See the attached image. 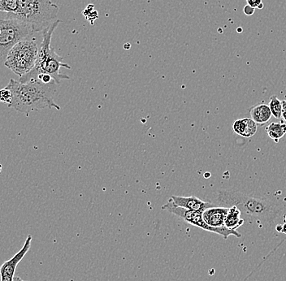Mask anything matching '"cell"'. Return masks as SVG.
Returning <instances> with one entry per match:
<instances>
[{
	"mask_svg": "<svg viewBox=\"0 0 286 281\" xmlns=\"http://www.w3.org/2000/svg\"><path fill=\"white\" fill-rule=\"evenodd\" d=\"M56 85L55 81L44 83L38 80H31L26 83H21V81L11 79L6 88L11 90L12 100L7 106L27 116L32 111L42 109L54 107L60 110V106L54 101Z\"/></svg>",
	"mask_w": 286,
	"mask_h": 281,
	"instance_id": "1",
	"label": "cell"
},
{
	"mask_svg": "<svg viewBox=\"0 0 286 281\" xmlns=\"http://www.w3.org/2000/svg\"><path fill=\"white\" fill-rule=\"evenodd\" d=\"M60 22L61 21L60 20H56L48 28L42 31V42L40 43L39 51L35 68L30 72L20 77L19 81H21V83L36 80L40 75L51 76L56 84H60L62 80L70 79V76L60 73V69L66 68L68 70H71V66L63 62L64 59L51 47L52 35Z\"/></svg>",
	"mask_w": 286,
	"mask_h": 281,
	"instance_id": "2",
	"label": "cell"
},
{
	"mask_svg": "<svg viewBox=\"0 0 286 281\" xmlns=\"http://www.w3.org/2000/svg\"><path fill=\"white\" fill-rule=\"evenodd\" d=\"M216 201L224 208L235 206L242 214L268 224L274 223L282 213L279 207L272 201L253 198L240 192L219 190Z\"/></svg>",
	"mask_w": 286,
	"mask_h": 281,
	"instance_id": "3",
	"label": "cell"
},
{
	"mask_svg": "<svg viewBox=\"0 0 286 281\" xmlns=\"http://www.w3.org/2000/svg\"><path fill=\"white\" fill-rule=\"evenodd\" d=\"M60 7L51 0H18V8L5 18L16 19L32 27L34 32L43 31L56 21Z\"/></svg>",
	"mask_w": 286,
	"mask_h": 281,
	"instance_id": "4",
	"label": "cell"
},
{
	"mask_svg": "<svg viewBox=\"0 0 286 281\" xmlns=\"http://www.w3.org/2000/svg\"><path fill=\"white\" fill-rule=\"evenodd\" d=\"M39 46L35 38L27 37L16 43L9 51L4 65L17 76H24L35 68Z\"/></svg>",
	"mask_w": 286,
	"mask_h": 281,
	"instance_id": "5",
	"label": "cell"
},
{
	"mask_svg": "<svg viewBox=\"0 0 286 281\" xmlns=\"http://www.w3.org/2000/svg\"><path fill=\"white\" fill-rule=\"evenodd\" d=\"M0 28V60L4 61L16 43L30 37L35 33L31 26L16 19H1Z\"/></svg>",
	"mask_w": 286,
	"mask_h": 281,
	"instance_id": "6",
	"label": "cell"
},
{
	"mask_svg": "<svg viewBox=\"0 0 286 281\" xmlns=\"http://www.w3.org/2000/svg\"><path fill=\"white\" fill-rule=\"evenodd\" d=\"M162 210L165 211L170 212L171 214H175L183 220H185L188 224L191 225L196 226L198 228H202L203 230L211 232V233H216L218 235H220L224 238V239H228L229 236H234L237 238H241L240 233L237 232V230H232L225 227H220V228H214L212 226L208 225L203 218V212L194 211H189L185 208H180L176 205L173 203L171 198L169 202L164 204L161 208Z\"/></svg>",
	"mask_w": 286,
	"mask_h": 281,
	"instance_id": "7",
	"label": "cell"
},
{
	"mask_svg": "<svg viewBox=\"0 0 286 281\" xmlns=\"http://www.w3.org/2000/svg\"><path fill=\"white\" fill-rule=\"evenodd\" d=\"M32 236L29 235L26 238L23 247L18 253H16L9 260L6 261L0 267V279L1 281H13L15 278V272L19 263L23 259L26 253H28L31 247Z\"/></svg>",
	"mask_w": 286,
	"mask_h": 281,
	"instance_id": "8",
	"label": "cell"
},
{
	"mask_svg": "<svg viewBox=\"0 0 286 281\" xmlns=\"http://www.w3.org/2000/svg\"><path fill=\"white\" fill-rule=\"evenodd\" d=\"M172 200L176 205L187 210L203 212L208 208L214 207L213 203L204 202L196 197L172 196Z\"/></svg>",
	"mask_w": 286,
	"mask_h": 281,
	"instance_id": "9",
	"label": "cell"
},
{
	"mask_svg": "<svg viewBox=\"0 0 286 281\" xmlns=\"http://www.w3.org/2000/svg\"><path fill=\"white\" fill-rule=\"evenodd\" d=\"M229 208L213 207L203 212V218L208 225L214 228L224 227Z\"/></svg>",
	"mask_w": 286,
	"mask_h": 281,
	"instance_id": "10",
	"label": "cell"
},
{
	"mask_svg": "<svg viewBox=\"0 0 286 281\" xmlns=\"http://www.w3.org/2000/svg\"><path fill=\"white\" fill-rule=\"evenodd\" d=\"M256 123L250 118H243L233 122V130L236 134L243 138H251L256 134Z\"/></svg>",
	"mask_w": 286,
	"mask_h": 281,
	"instance_id": "11",
	"label": "cell"
},
{
	"mask_svg": "<svg viewBox=\"0 0 286 281\" xmlns=\"http://www.w3.org/2000/svg\"><path fill=\"white\" fill-rule=\"evenodd\" d=\"M250 115L257 125H263L271 120L272 114L268 105L259 104L250 109Z\"/></svg>",
	"mask_w": 286,
	"mask_h": 281,
	"instance_id": "12",
	"label": "cell"
},
{
	"mask_svg": "<svg viewBox=\"0 0 286 281\" xmlns=\"http://www.w3.org/2000/svg\"><path fill=\"white\" fill-rule=\"evenodd\" d=\"M229 208V212L224 221V227L232 230H237L244 224V220L241 218L242 213L235 206Z\"/></svg>",
	"mask_w": 286,
	"mask_h": 281,
	"instance_id": "13",
	"label": "cell"
},
{
	"mask_svg": "<svg viewBox=\"0 0 286 281\" xmlns=\"http://www.w3.org/2000/svg\"><path fill=\"white\" fill-rule=\"evenodd\" d=\"M265 131L268 137L274 140L275 142H279L286 134V123H271L270 125L265 128Z\"/></svg>",
	"mask_w": 286,
	"mask_h": 281,
	"instance_id": "14",
	"label": "cell"
},
{
	"mask_svg": "<svg viewBox=\"0 0 286 281\" xmlns=\"http://www.w3.org/2000/svg\"><path fill=\"white\" fill-rule=\"evenodd\" d=\"M268 106L270 107L272 116L276 119H281L282 117V104L276 95H272L270 98V101Z\"/></svg>",
	"mask_w": 286,
	"mask_h": 281,
	"instance_id": "15",
	"label": "cell"
},
{
	"mask_svg": "<svg viewBox=\"0 0 286 281\" xmlns=\"http://www.w3.org/2000/svg\"><path fill=\"white\" fill-rule=\"evenodd\" d=\"M18 8V0H0V12L14 13Z\"/></svg>",
	"mask_w": 286,
	"mask_h": 281,
	"instance_id": "16",
	"label": "cell"
},
{
	"mask_svg": "<svg viewBox=\"0 0 286 281\" xmlns=\"http://www.w3.org/2000/svg\"><path fill=\"white\" fill-rule=\"evenodd\" d=\"M12 100V94L11 90H8L7 88H3L0 90V102L2 104L9 105Z\"/></svg>",
	"mask_w": 286,
	"mask_h": 281,
	"instance_id": "17",
	"label": "cell"
},
{
	"mask_svg": "<svg viewBox=\"0 0 286 281\" xmlns=\"http://www.w3.org/2000/svg\"><path fill=\"white\" fill-rule=\"evenodd\" d=\"M254 11H255V8L250 7V6L248 4L246 5L244 7V9H243V12H244L245 15L249 16L254 15Z\"/></svg>",
	"mask_w": 286,
	"mask_h": 281,
	"instance_id": "18",
	"label": "cell"
},
{
	"mask_svg": "<svg viewBox=\"0 0 286 281\" xmlns=\"http://www.w3.org/2000/svg\"><path fill=\"white\" fill-rule=\"evenodd\" d=\"M247 4L254 8H258V6L262 3V0H247Z\"/></svg>",
	"mask_w": 286,
	"mask_h": 281,
	"instance_id": "19",
	"label": "cell"
},
{
	"mask_svg": "<svg viewBox=\"0 0 286 281\" xmlns=\"http://www.w3.org/2000/svg\"><path fill=\"white\" fill-rule=\"evenodd\" d=\"M282 117L286 122V100L282 101Z\"/></svg>",
	"mask_w": 286,
	"mask_h": 281,
	"instance_id": "20",
	"label": "cell"
},
{
	"mask_svg": "<svg viewBox=\"0 0 286 281\" xmlns=\"http://www.w3.org/2000/svg\"><path fill=\"white\" fill-rule=\"evenodd\" d=\"M276 229H277V232L282 233V225H277Z\"/></svg>",
	"mask_w": 286,
	"mask_h": 281,
	"instance_id": "21",
	"label": "cell"
},
{
	"mask_svg": "<svg viewBox=\"0 0 286 281\" xmlns=\"http://www.w3.org/2000/svg\"><path fill=\"white\" fill-rule=\"evenodd\" d=\"M282 233H286V224L282 225Z\"/></svg>",
	"mask_w": 286,
	"mask_h": 281,
	"instance_id": "22",
	"label": "cell"
},
{
	"mask_svg": "<svg viewBox=\"0 0 286 281\" xmlns=\"http://www.w3.org/2000/svg\"><path fill=\"white\" fill-rule=\"evenodd\" d=\"M13 281H24L23 280H21V278H19V277H15L14 280Z\"/></svg>",
	"mask_w": 286,
	"mask_h": 281,
	"instance_id": "23",
	"label": "cell"
},
{
	"mask_svg": "<svg viewBox=\"0 0 286 281\" xmlns=\"http://www.w3.org/2000/svg\"><path fill=\"white\" fill-rule=\"evenodd\" d=\"M258 9H263V2H262V3H261V4L259 5V6H258Z\"/></svg>",
	"mask_w": 286,
	"mask_h": 281,
	"instance_id": "24",
	"label": "cell"
},
{
	"mask_svg": "<svg viewBox=\"0 0 286 281\" xmlns=\"http://www.w3.org/2000/svg\"><path fill=\"white\" fill-rule=\"evenodd\" d=\"M238 33H240V32L242 33V32H243V29H242V28H241V29L240 28H238Z\"/></svg>",
	"mask_w": 286,
	"mask_h": 281,
	"instance_id": "25",
	"label": "cell"
},
{
	"mask_svg": "<svg viewBox=\"0 0 286 281\" xmlns=\"http://www.w3.org/2000/svg\"><path fill=\"white\" fill-rule=\"evenodd\" d=\"M2 165H1V164H0V174H1V173H2Z\"/></svg>",
	"mask_w": 286,
	"mask_h": 281,
	"instance_id": "26",
	"label": "cell"
},
{
	"mask_svg": "<svg viewBox=\"0 0 286 281\" xmlns=\"http://www.w3.org/2000/svg\"><path fill=\"white\" fill-rule=\"evenodd\" d=\"M0 34H1V28H0Z\"/></svg>",
	"mask_w": 286,
	"mask_h": 281,
	"instance_id": "27",
	"label": "cell"
}]
</instances>
